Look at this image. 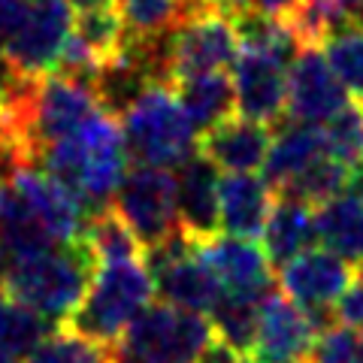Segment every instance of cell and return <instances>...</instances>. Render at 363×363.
<instances>
[{"label": "cell", "mask_w": 363, "mask_h": 363, "mask_svg": "<svg viewBox=\"0 0 363 363\" xmlns=\"http://www.w3.org/2000/svg\"><path fill=\"white\" fill-rule=\"evenodd\" d=\"M351 100L327 64L321 45H306L288 70V116L300 124L324 128Z\"/></svg>", "instance_id": "obj_11"}, {"label": "cell", "mask_w": 363, "mask_h": 363, "mask_svg": "<svg viewBox=\"0 0 363 363\" xmlns=\"http://www.w3.org/2000/svg\"><path fill=\"white\" fill-rule=\"evenodd\" d=\"M360 336L348 324H330L321 333H315L309 351V363H357Z\"/></svg>", "instance_id": "obj_28"}, {"label": "cell", "mask_w": 363, "mask_h": 363, "mask_svg": "<svg viewBox=\"0 0 363 363\" xmlns=\"http://www.w3.org/2000/svg\"><path fill=\"white\" fill-rule=\"evenodd\" d=\"M321 52L345 94L363 106V21H345L321 43Z\"/></svg>", "instance_id": "obj_23"}, {"label": "cell", "mask_w": 363, "mask_h": 363, "mask_svg": "<svg viewBox=\"0 0 363 363\" xmlns=\"http://www.w3.org/2000/svg\"><path fill=\"white\" fill-rule=\"evenodd\" d=\"M264 252L269 257L272 267H285L294 257H300L303 252H309L312 242H318L315 236V209L309 203H303L297 197L279 194L264 227Z\"/></svg>", "instance_id": "obj_17"}, {"label": "cell", "mask_w": 363, "mask_h": 363, "mask_svg": "<svg viewBox=\"0 0 363 363\" xmlns=\"http://www.w3.org/2000/svg\"><path fill=\"white\" fill-rule=\"evenodd\" d=\"M315 324L285 294H267L257 312V336L248 363H309Z\"/></svg>", "instance_id": "obj_12"}, {"label": "cell", "mask_w": 363, "mask_h": 363, "mask_svg": "<svg viewBox=\"0 0 363 363\" xmlns=\"http://www.w3.org/2000/svg\"><path fill=\"white\" fill-rule=\"evenodd\" d=\"M116 212L133 230L140 245L149 248L161 245L173 233H179L176 218V173L157 167L128 169L116 191Z\"/></svg>", "instance_id": "obj_8"}, {"label": "cell", "mask_w": 363, "mask_h": 363, "mask_svg": "<svg viewBox=\"0 0 363 363\" xmlns=\"http://www.w3.org/2000/svg\"><path fill=\"white\" fill-rule=\"evenodd\" d=\"M109 363H143V360L133 357V354H128V351H116V354L109 357Z\"/></svg>", "instance_id": "obj_34"}, {"label": "cell", "mask_w": 363, "mask_h": 363, "mask_svg": "<svg viewBox=\"0 0 363 363\" xmlns=\"http://www.w3.org/2000/svg\"><path fill=\"white\" fill-rule=\"evenodd\" d=\"M118 121L128 157L140 167L179 169L197 152V130L169 85H149Z\"/></svg>", "instance_id": "obj_3"}, {"label": "cell", "mask_w": 363, "mask_h": 363, "mask_svg": "<svg viewBox=\"0 0 363 363\" xmlns=\"http://www.w3.org/2000/svg\"><path fill=\"white\" fill-rule=\"evenodd\" d=\"M176 173V218L179 230L191 242H209L221 230V200H218V167L194 152Z\"/></svg>", "instance_id": "obj_14"}, {"label": "cell", "mask_w": 363, "mask_h": 363, "mask_svg": "<svg viewBox=\"0 0 363 363\" xmlns=\"http://www.w3.org/2000/svg\"><path fill=\"white\" fill-rule=\"evenodd\" d=\"M303 6L306 0H240L236 9H245V13H255L264 18H276V21H294L303 13Z\"/></svg>", "instance_id": "obj_30"}, {"label": "cell", "mask_w": 363, "mask_h": 363, "mask_svg": "<svg viewBox=\"0 0 363 363\" xmlns=\"http://www.w3.org/2000/svg\"><path fill=\"white\" fill-rule=\"evenodd\" d=\"M221 230L242 240H257L276 203V188L255 173H227L218 185Z\"/></svg>", "instance_id": "obj_16"}, {"label": "cell", "mask_w": 363, "mask_h": 363, "mask_svg": "<svg viewBox=\"0 0 363 363\" xmlns=\"http://www.w3.org/2000/svg\"><path fill=\"white\" fill-rule=\"evenodd\" d=\"M321 155H327L324 128L288 121V124H281L276 136H272L269 155L264 161V179L276 191H281L288 182L297 179L306 167H312Z\"/></svg>", "instance_id": "obj_18"}, {"label": "cell", "mask_w": 363, "mask_h": 363, "mask_svg": "<svg viewBox=\"0 0 363 363\" xmlns=\"http://www.w3.org/2000/svg\"><path fill=\"white\" fill-rule=\"evenodd\" d=\"M269 145H272L269 124L230 116L203 133L200 155L209 157L224 173H255L257 167H264Z\"/></svg>", "instance_id": "obj_15"}, {"label": "cell", "mask_w": 363, "mask_h": 363, "mask_svg": "<svg viewBox=\"0 0 363 363\" xmlns=\"http://www.w3.org/2000/svg\"><path fill=\"white\" fill-rule=\"evenodd\" d=\"M118 348L91 342V339L73 333L70 327H58L45 336V342L28 357V363H109Z\"/></svg>", "instance_id": "obj_26"}, {"label": "cell", "mask_w": 363, "mask_h": 363, "mask_svg": "<svg viewBox=\"0 0 363 363\" xmlns=\"http://www.w3.org/2000/svg\"><path fill=\"white\" fill-rule=\"evenodd\" d=\"M70 6H76L79 13H88V9H109L118 6V0H67Z\"/></svg>", "instance_id": "obj_32"}, {"label": "cell", "mask_w": 363, "mask_h": 363, "mask_svg": "<svg viewBox=\"0 0 363 363\" xmlns=\"http://www.w3.org/2000/svg\"><path fill=\"white\" fill-rule=\"evenodd\" d=\"M236 55H240V33L233 13L206 6L182 28L167 33L169 85L200 73H221L236 61Z\"/></svg>", "instance_id": "obj_7"}, {"label": "cell", "mask_w": 363, "mask_h": 363, "mask_svg": "<svg viewBox=\"0 0 363 363\" xmlns=\"http://www.w3.org/2000/svg\"><path fill=\"white\" fill-rule=\"evenodd\" d=\"M152 294L155 279L145 267V257L104 260L97 264L79 309L61 327H70L91 342L118 348L130 321L152 303Z\"/></svg>", "instance_id": "obj_2"}, {"label": "cell", "mask_w": 363, "mask_h": 363, "mask_svg": "<svg viewBox=\"0 0 363 363\" xmlns=\"http://www.w3.org/2000/svg\"><path fill=\"white\" fill-rule=\"evenodd\" d=\"M351 279H354V267L327 248H309L279 272L281 294L309 315L315 333L336 324L333 309L351 285Z\"/></svg>", "instance_id": "obj_9"}, {"label": "cell", "mask_w": 363, "mask_h": 363, "mask_svg": "<svg viewBox=\"0 0 363 363\" xmlns=\"http://www.w3.org/2000/svg\"><path fill=\"white\" fill-rule=\"evenodd\" d=\"M215 339L206 315L179 309L169 303H149L121 336V351L143 363H191Z\"/></svg>", "instance_id": "obj_4"}, {"label": "cell", "mask_w": 363, "mask_h": 363, "mask_svg": "<svg viewBox=\"0 0 363 363\" xmlns=\"http://www.w3.org/2000/svg\"><path fill=\"white\" fill-rule=\"evenodd\" d=\"M324 143L327 155L348 167L363 164V106L351 100L336 116L324 124Z\"/></svg>", "instance_id": "obj_27"}, {"label": "cell", "mask_w": 363, "mask_h": 363, "mask_svg": "<svg viewBox=\"0 0 363 363\" xmlns=\"http://www.w3.org/2000/svg\"><path fill=\"white\" fill-rule=\"evenodd\" d=\"M179 106L185 109L188 121L194 124V130L206 133L215 124L233 116L236 109V94H233V79L221 73H200L179 79L173 85Z\"/></svg>", "instance_id": "obj_20"}, {"label": "cell", "mask_w": 363, "mask_h": 363, "mask_svg": "<svg viewBox=\"0 0 363 363\" xmlns=\"http://www.w3.org/2000/svg\"><path fill=\"white\" fill-rule=\"evenodd\" d=\"M197 252L215 272L224 294L248 300H264L267 294H272V264L264 245H257L255 240L224 233L212 236L209 242H200Z\"/></svg>", "instance_id": "obj_13"}, {"label": "cell", "mask_w": 363, "mask_h": 363, "mask_svg": "<svg viewBox=\"0 0 363 363\" xmlns=\"http://www.w3.org/2000/svg\"><path fill=\"white\" fill-rule=\"evenodd\" d=\"M97 257L91 245L82 240L40 248L30 255H18L0 264V288L9 297L30 306L33 312L49 318L52 324H64L94 279Z\"/></svg>", "instance_id": "obj_1"}, {"label": "cell", "mask_w": 363, "mask_h": 363, "mask_svg": "<svg viewBox=\"0 0 363 363\" xmlns=\"http://www.w3.org/2000/svg\"><path fill=\"white\" fill-rule=\"evenodd\" d=\"M49 333H55L49 318H43L30 306L13 300L0 288V354L13 360L30 357L45 342Z\"/></svg>", "instance_id": "obj_22"}, {"label": "cell", "mask_w": 363, "mask_h": 363, "mask_svg": "<svg viewBox=\"0 0 363 363\" xmlns=\"http://www.w3.org/2000/svg\"><path fill=\"white\" fill-rule=\"evenodd\" d=\"M315 236L327 252L348 264H363V197L345 191L315 206Z\"/></svg>", "instance_id": "obj_19"}, {"label": "cell", "mask_w": 363, "mask_h": 363, "mask_svg": "<svg viewBox=\"0 0 363 363\" xmlns=\"http://www.w3.org/2000/svg\"><path fill=\"white\" fill-rule=\"evenodd\" d=\"M0 363H18V360H13V357H4V354H0Z\"/></svg>", "instance_id": "obj_36"}, {"label": "cell", "mask_w": 363, "mask_h": 363, "mask_svg": "<svg viewBox=\"0 0 363 363\" xmlns=\"http://www.w3.org/2000/svg\"><path fill=\"white\" fill-rule=\"evenodd\" d=\"M206 6V0H118L124 33L130 43L164 37V33L182 28L188 18L203 13Z\"/></svg>", "instance_id": "obj_21"}, {"label": "cell", "mask_w": 363, "mask_h": 363, "mask_svg": "<svg viewBox=\"0 0 363 363\" xmlns=\"http://www.w3.org/2000/svg\"><path fill=\"white\" fill-rule=\"evenodd\" d=\"M264 300H248L236 297V294H221V300L215 303L209 312L215 339H221L224 345H230L236 354L252 357L255 336H257V312Z\"/></svg>", "instance_id": "obj_24"}, {"label": "cell", "mask_w": 363, "mask_h": 363, "mask_svg": "<svg viewBox=\"0 0 363 363\" xmlns=\"http://www.w3.org/2000/svg\"><path fill=\"white\" fill-rule=\"evenodd\" d=\"M333 315H336L339 324H348V327H354V330L363 327V264L354 272V279H351V285L345 288V294L339 297Z\"/></svg>", "instance_id": "obj_29"}, {"label": "cell", "mask_w": 363, "mask_h": 363, "mask_svg": "<svg viewBox=\"0 0 363 363\" xmlns=\"http://www.w3.org/2000/svg\"><path fill=\"white\" fill-rule=\"evenodd\" d=\"M104 106L88 82H79L70 76H45L33 82L28 94V130H30V145L33 157H40L52 149V145L64 143L94 121Z\"/></svg>", "instance_id": "obj_5"}, {"label": "cell", "mask_w": 363, "mask_h": 363, "mask_svg": "<svg viewBox=\"0 0 363 363\" xmlns=\"http://www.w3.org/2000/svg\"><path fill=\"white\" fill-rule=\"evenodd\" d=\"M191 363H245L242 354H236V351L230 345H224L221 339H212L209 348L203 351L200 357H194Z\"/></svg>", "instance_id": "obj_31"}, {"label": "cell", "mask_w": 363, "mask_h": 363, "mask_svg": "<svg viewBox=\"0 0 363 363\" xmlns=\"http://www.w3.org/2000/svg\"><path fill=\"white\" fill-rule=\"evenodd\" d=\"M351 169L354 167L336 161L333 155H321L312 167H306L297 179L288 182L279 194L297 197V200L309 203V206L315 209V206H321V203H327V200L345 194V188L351 182Z\"/></svg>", "instance_id": "obj_25"}, {"label": "cell", "mask_w": 363, "mask_h": 363, "mask_svg": "<svg viewBox=\"0 0 363 363\" xmlns=\"http://www.w3.org/2000/svg\"><path fill=\"white\" fill-rule=\"evenodd\" d=\"M357 363H363V336H360V348H357Z\"/></svg>", "instance_id": "obj_35"}, {"label": "cell", "mask_w": 363, "mask_h": 363, "mask_svg": "<svg viewBox=\"0 0 363 363\" xmlns=\"http://www.w3.org/2000/svg\"><path fill=\"white\" fill-rule=\"evenodd\" d=\"M206 4L215 9H224V13H233V9L240 6V0H206Z\"/></svg>", "instance_id": "obj_33"}, {"label": "cell", "mask_w": 363, "mask_h": 363, "mask_svg": "<svg viewBox=\"0 0 363 363\" xmlns=\"http://www.w3.org/2000/svg\"><path fill=\"white\" fill-rule=\"evenodd\" d=\"M73 21L76 18L67 0H28L4 45L9 70L25 82H40L52 76L73 30Z\"/></svg>", "instance_id": "obj_6"}, {"label": "cell", "mask_w": 363, "mask_h": 363, "mask_svg": "<svg viewBox=\"0 0 363 363\" xmlns=\"http://www.w3.org/2000/svg\"><path fill=\"white\" fill-rule=\"evenodd\" d=\"M288 70L291 64L269 52L240 45L233 61V94L242 118L276 124L288 116Z\"/></svg>", "instance_id": "obj_10"}]
</instances>
